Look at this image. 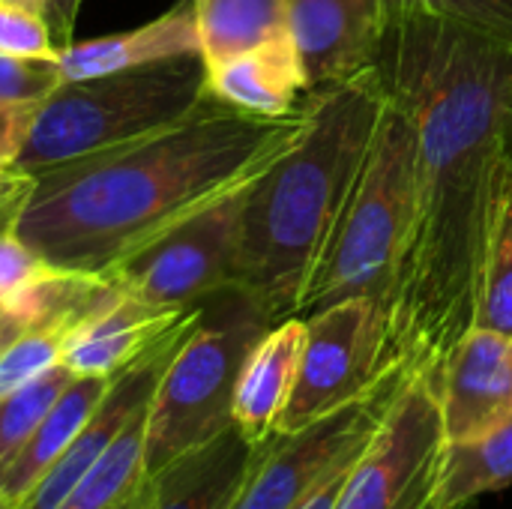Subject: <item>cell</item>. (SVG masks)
<instances>
[{
    "mask_svg": "<svg viewBox=\"0 0 512 509\" xmlns=\"http://www.w3.org/2000/svg\"><path fill=\"white\" fill-rule=\"evenodd\" d=\"M375 72L417 141L414 219L384 306L387 366L438 387L474 327L489 192L512 117V48L390 12Z\"/></svg>",
    "mask_w": 512,
    "mask_h": 509,
    "instance_id": "obj_1",
    "label": "cell"
},
{
    "mask_svg": "<svg viewBox=\"0 0 512 509\" xmlns=\"http://www.w3.org/2000/svg\"><path fill=\"white\" fill-rule=\"evenodd\" d=\"M306 126L207 99L147 138L96 150L36 174L15 234L51 267L105 273L114 261L216 195L258 177Z\"/></svg>",
    "mask_w": 512,
    "mask_h": 509,
    "instance_id": "obj_2",
    "label": "cell"
},
{
    "mask_svg": "<svg viewBox=\"0 0 512 509\" xmlns=\"http://www.w3.org/2000/svg\"><path fill=\"white\" fill-rule=\"evenodd\" d=\"M387 105L378 72L306 96L300 138L249 186L237 288L273 321L300 315Z\"/></svg>",
    "mask_w": 512,
    "mask_h": 509,
    "instance_id": "obj_3",
    "label": "cell"
},
{
    "mask_svg": "<svg viewBox=\"0 0 512 509\" xmlns=\"http://www.w3.org/2000/svg\"><path fill=\"white\" fill-rule=\"evenodd\" d=\"M204 102L207 66L201 54L63 81L36 108L12 165L36 177L54 165L162 132Z\"/></svg>",
    "mask_w": 512,
    "mask_h": 509,
    "instance_id": "obj_4",
    "label": "cell"
},
{
    "mask_svg": "<svg viewBox=\"0 0 512 509\" xmlns=\"http://www.w3.org/2000/svg\"><path fill=\"white\" fill-rule=\"evenodd\" d=\"M270 324L276 321L237 285L198 306V315L162 369L147 408V477L234 426L240 369Z\"/></svg>",
    "mask_w": 512,
    "mask_h": 509,
    "instance_id": "obj_5",
    "label": "cell"
},
{
    "mask_svg": "<svg viewBox=\"0 0 512 509\" xmlns=\"http://www.w3.org/2000/svg\"><path fill=\"white\" fill-rule=\"evenodd\" d=\"M414 189V126L408 114L387 96L378 132L300 315L345 297H372L381 303V309L387 306L414 219Z\"/></svg>",
    "mask_w": 512,
    "mask_h": 509,
    "instance_id": "obj_6",
    "label": "cell"
},
{
    "mask_svg": "<svg viewBox=\"0 0 512 509\" xmlns=\"http://www.w3.org/2000/svg\"><path fill=\"white\" fill-rule=\"evenodd\" d=\"M258 177L171 222L156 237L114 261L105 276L129 297L159 309H192L237 285L243 204Z\"/></svg>",
    "mask_w": 512,
    "mask_h": 509,
    "instance_id": "obj_7",
    "label": "cell"
},
{
    "mask_svg": "<svg viewBox=\"0 0 512 509\" xmlns=\"http://www.w3.org/2000/svg\"><path fill=\"white\" fill-rule=\"evenodd\" d=\"M444 453L447 429L438 393L426 378L408 375L375 438L351 465L333 509H441Z\"/></svg>",
    "mask_w": 512,
    "mask_h": 509,
    "instance_id": "obj_8",
    "label": "cell"
},
{
    "mask_svg": "<svg viewBox=\"0 0 512 509\" xmlns=\"http://www.w3.org/2000/svg\"><path fill=\"white\" fill-rule=\"evenodd\" d=\"M291 399L276 423L279 435L300 432L372 393L387 375L384 309L372 297H345L312 309Z\"/></svg>",
    "mask_w": 512,
    "mask_h": 509,
    "instance_id": "obj_9",
    "label": "cell"
},
{
    "mask_svg": "<svg viewBox=\"0 0 512 509\" xmlns=\"http://www.w3.org/2000/svg\"><path fill=\"white\" fill-rule=\"evenodd\" d=\"M408 375H387L372 393L336 414L264 441L228 509H297L330 477L354 465L375 438L396 390Z\"/></svg>",
    "mask_w": 512,
    "mask_h": 509,
    "instance_id": "obj_10",
    "label": "cell"
},
{
    "mask_svg": "<svg viewBox=\"0 0 512 509\" xmlns=\"http://www.w3.org/2000/svg\"><path fill=\"white\" fill-rule=\"evenodd\" d=\"M201 306V303H198ZM195 312L162 342H156L144 357H138L132 366L117 372L108 384V393L102 396L99 408L90 414L84 429L75 435V441L60 453V459L39 477V483L27 492V498L15 509H60V504L75 492V486L87 477V471L99 462V456L108 450V444L120 435V429L129 423V417L153 399V390L159 384L162 369L168 366L174 348L192 327Z\"/></svg>",
    "mask_w": 512,
    "mask_h": 509,
    "instance_id": "obj_11",
    "label": "cell"
},
{
    "mask_svg": "<svg viewBox=\"0 0 512 509\" xmlns=\"http://www.w3.org/2000/svg\"><path fill=\"white\" fill-rule=\"evenodd\" d=\"M387 0H288V33L300 51L309 93L375 69Z\"/></svg>",
    "mask_w": 512,
    "mask_h": 509,
    "instance_id": "obj_12",
    "label": "cell"
},
{
    "mask_svg": "<svg viewBox=\"0 0 512 509\" xmlns=\"http://www.w3.org/2000/svg\"><path fill=\"white\" fill-rule=\"evenodd\" d=\"M438 402L447 441H465L512 411V342L510 336L471 327L450 351L441 378Z\"/></svg>",
    "mask_w": 512,
    "mask_h": 509,
    "instance_id": "obj_13",
    "label": "cell"
},
{
    "mask_svg": "<svg viewBox=\"0 0 512 509\" xmlns=\"http://www.w3.org/2000/svg\"><path fill=\"white\" fill-rule=\"evenodd\" d=\"M192 309H159L126 291L102 306L99 312L87 315L66 333L60 363L72 375H99L114 378L138 357H144L156 342L174 333Z\"/></svg>",
    "mask_w": 512,
    "mask_h": 509,
    "instance_id": "obj_14",
    "label": "cell"
},
{
    "mask_svg": "<svg viewBox=\"0 0 512 509\" xmlns=\"http://www.w3.org/2000/svg\"><path fill=\"white\" fill-rule=\"evenodd\" d=\"M306 96L309 78L291 33L207 66V99L243 114L291 117L303 108Z\"/></svg>",
    "mask_w": 512,
    "mask_h": 509,
    "instance_id": "obj_15",
    "label": "cell"
},
{
    "mask_svg": "<svg viewBox=\"0 0 512 509\" xmlns=\"http://www.w3.org/2000/svg\"><path fill=\"white\" fill-rule=\"evenodd\" d=\"M303 342L306 318L291 315L270 324L246 354L234 390V429L249 444H264L276 435V423L297 381Z\"/></svg>",
    "mask_w": 512,
    "mask_h": 509,
    "instance_id": "obj_16",
    "label": "cell"
},
{
    "mask_svg": "<svg viewBox=\"0 0 512 509\" xmlns=\"http://www.w3.org/2000/svg\"><path fill=\"white\" fill-rule=\"evenodd\" d=\"M258 447L231 426L216 441L150 474L129 509H228Z\"/></svg>",
    "mask_w": 512,
    "mask_h": 509,
    "instance_id": "obj_17",
    "label": "cell"
},
{
    "mask_svg": "<svg viewBox=\"0 0 512 509\" xmlns=\"http://www.w3.org/2000/svg\"><path fill=\"white\" fill-rule=\"evenodd\" d=\"M189 54H201V39H198L192 0H180L174 9L135 30L69 42L66 48L57 51V63L63 81H75V78L123 72L171 57H189Z\"/></svg>",
    "mask_w": 512,
    "mask_h": 509,
    "instance_id": "obj_18",
    "label": "cell"
},
{
    "mask_svg": "<svg viewBox=\"0 0 512 509\" xmlns=\"http://www.w3.org/2000/svg\"><path fill=\"white\" fill-rule=\"evenodd\" d=\"M111 378L99 375H75L60 399L51 405L45 420L27 438V444L0 468V492L18 507L27 492L39 483V477L60 459V453L75 441L84 429L90 414L99 408L102 396L108 393Z\"/></svg>",
    "mask_w": 512,
    "mask_h": 509,
    "instance_id": "obj_19",
    "label": "cell"
},
{
    "mask_svg": "<svg viewBox=\"0 0 512 509\" xmlns=\"http://www.w3.org/2000/svg\"><path fill=\"white\" fill-rule=\"evenodd\" d=\"M474 327L512 336V117L489 192Z\"/></svg>",
    "mask_w": 512,
    "mask_h": 509,
    "instance_id": "obj_20",
    "label": "cell"
},
{
    "mask_svg": "<svg viewBox=\"0 0 512 509\" xmlns=\"http://www.w3.org/2000/svg\"><path fill=\"white\" fill-rule=\"evenodd\" d=\"M204 66L288 36V0H192Z\"/></svg>",
    "mask_w": 512,
    "mask_h": 509,
    "instance_id": "obj_21",
    "label": "cell"
},
{
    "mask_svg": "<svg viewBox=\"0 0 512 509\" xmlns=\"http://www.w3.org/2000/svg\"><path fill=\"white\" fill-rule=\"evenodd\" d=\"M512 483V411L486 432L447 441L441 468V509L471 507L480 495Z\"/></svg>",
    "mask_w": 512,
    "mask_h": 509,
    "instance_id": "obj_22",
    "label": "cell"
},
{
    "mask_svg": "<svg viewBox=\"0 0 512 509\" xmlns=\"http://www.w3.org/2000/svg\"><path fill=\"white\" fill-rule=\"evenodd\" d=\"M147 405H141L120 435L108 444L99 462L75 486V492L60 509H129L138 498L147 471H144V438H147Z\"/></svg>",
    "mask_w": 512,
    "mask_h": 509,
    "instance_id": "obj_23",
    "label": "cell"
},
{
    "mask_svg": "<svg viewBox=\"0 0 512 509\" xmlns=\"http://www.w3.org/2000/svg\"><path fill=\"white\" fill-rule=\"evenodd\" d=\"M72 378L75 375L60 363L36 381L0 396V468L27 444Z\"/></svg>",
    "mask_w": 512,
    "mask_h": 509,
    "instance_id": "obj_24",
    "label": "cell"
},
{
    "mask_svg": "<svg viewBox=\"0 0 512 509\" xmlns=\"http://www.w3.org/2000/svg\"><path fill=\"white\" fill-rule=\"evenodd\" d=\"M387 12H417L512 48V0H387Z\"/></svg>",
    "mask_w": 512,
    "mask_h": 509,
    "instance_id": "obj_25",
    "label": "cell"
},
{
    "mask_svg": "<svg viewBox=\"0 0 512 509\" xmlns=\"http://www.w3.org/2000/svg\"><path fill=\"white\" fill-rule=\"evenodd\" d=\"M66 333L54 327L21 330L0 348V396L36 381L39 375L60 366Z\"/></svg>",
    "mask_w": 512,
    "mask_h": 509,
    "instance_id": "obj_26",
    "label": "cell"
},
{
    "mask_svg": "<svg viewBox=\"0 0 512 509\" xmlns=\"http://www.w3.org/2000/svg\"><path fill=\"white\" fill-rule=\"evenodd\" d=\"M63 84L57 57L0 54V99L15 105H42Z\"/></svg>",
    "mask_w": 512,
    "mask_h": 509,
    "instance_id": "obj_27",
    "label": "cell"
},
{
    "mask_svg": "<svg viewBox=\"0 0 512 509\" xmlns=\"http://www.w3.org/2000/svg\"><path fill=\"white\" fill-rule=\"evenodd\" d=\"M0 54L18 57H57L48 24L15 0H0Z\"/></svg>",
    "mask_w": 512,
    "mask_h": 509,
    "instance_id": "obj_28",
    "label": "cell"
},
{
    "mask_svg": "<svg viewBox=\"0 0 512 509\" xmlns=\"http://www.w3.org/2000/svg\"><path fill=\"white\" fill-rule=\"evenodd\" d=\"M51 264L36 255L15 231L0 234V309L21 297Z\"/></svg>",
    "mask_w": 512,
    "mask_h": 509,
    "instance_id": "obj_29",
    "label": "cell"
},
{
    "mask_svg": "<svg viewBox=\"0 0 512 509\" xmlns=\"http://www.w3.org/2000/svg\"><path fill=\"white\" fill-rule=\"evenodd\" d=\"M33 183H36L33 174L0 162V234L15 231V219H18L24 201L30 198Z\"/></svg>",
    "mask_w": 512,
    "mask_h": 509,
    "instance_id": "obj_30",
    "label": "cell"
},
{
    "mask_svg": "<svg viewBox=\"0 0 512 509\" xmlns=\"http://www.w3.org/2000/svg\"><path fill=\"white\" fill-rule=\"evenodd\" d=\"M39 105H15L0 99V162L12 165L27 141L33 114Z\"/></svg>",
    "mask_w": 512,
    "mask_h": 509,
    "instance_id": "obj_31",
    "label": "cell"
},
{
    "mask_svg": "<svg viewBox=\"0 0 512 509\" xmlns=\"http://www.w3.org/2000/svg\"><path fill=\"white\" fill-rule=\"evenodd\" d=\"M15 3L33 9L48 24L57 51L72 42V27H75V15H78L81 0H15Z\"/></svg>",
    "mask_w": 512,
    "mask_h": 509,
    "instance_id": "obj_32",
    "label": "cell"
},
{
    "mask_svg": "<svg viewBox=\"0 0 512 509\" xmlns=\"http://www.w3.org/2000/svg\"><path fill=\"white\" fill-rule=\"evenodd\" d=\"M348 471H351V465L345 468V471H339L336 477H330L312 498H306L303 504L297 509H333L336 504V498H339V492H342V486H345V477H348Z\"/></svg>",
    "mask_w": 512,
    "mask_h": 509,
    "instance_id": "obj_33",
    "label": "cell"
},
{
    "mask_svg": "<svg viewBox=\"0 0 512 509\" xmlns=\"http://www.w3.org/2000/svg\"><path fill=\"white\" fill-rule=\"evenodd\" d=\"M21 333V327H18V321L12 318V315H6L3 309H0V348L9 342V339H15Z\"/></svg>",
    "mask_w": 512,
    "mask_h": 509,
    "instance_id": "obj_34",
    "label": "cell"
},
{
    "mask_svg": "<svg viewBox=\"0 0 512 509\" xmlns=\"http://www.w3.org/2000/svg\"><path fill=\"white\" fill-rule=\"evenodd\" d=\"M0 509H15V504H12L3 492H0Z\"/></svg>",
    "mask_w": 512,
    "mask_h": 509,
    "instance_id": "obj_35",
    "label": "cell"
},
{
    "mask_svg": "<svg viewBox=\"0 0 512 509\" xmlns=\"http://www.w3.org/2000/svg\"><path fill=\"white\" fill-rule=\"evenodd\" d=\"M510 342H512V336H510Z\"/></svg>",
    "mask_w": 512,
    "mask_h": 509,
    "instance_id": "obj_36",
    "label": "cell"
}]
</instances>
